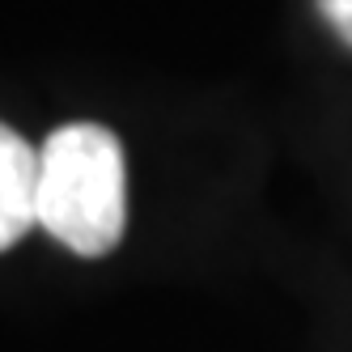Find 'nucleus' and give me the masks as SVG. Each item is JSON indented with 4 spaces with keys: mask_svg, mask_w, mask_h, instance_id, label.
Returning <instances> with one entry per match:
<instances>
[{
    "mask_svg": "<svg viewBox=\"0 0 352 352\" xmlns=\"http://www.w3.org/2000/svg\"><path fill=\"white\" fill-rule=\"evenodd\" d=\"M38 225L72 255H111L128 225V166L102 123H68L38 148Z\"/></svg>",
    "mask_w": 352,
    "mask_h": 352,
    "instance_id": "obj_1",
    "label": "nucleus"
},
{
    "mask_svg": "<svg viewBox=\"0 0 352 352\" xmlns=\"http://www.w3.org/2000/svg\"><path fill=\"white\" fill-rule=\"evenodd\" d=\"M318 13L327 17V26L352 47V0H318Z\"/></svg>",
    "mask_w": 352,
    "mask_h": 352,
    "instance_id": "obj_3",
    "label": "nucleus"
},
{
    "mask_svg": "<svg viewBox=\"0 0 352 352\" xmlns=\"http://www.w3.org/2000/svg\"><path fill=\"white\" fill-rule=\"evenodd\" d=\"M38 225V153L0 123V250Z\"/></svg>",
    "mask_w": 352,
    "mask_h": 352,
    "instance_id": "obj_2",
    "label": "nucleus"
}]
</instances>
